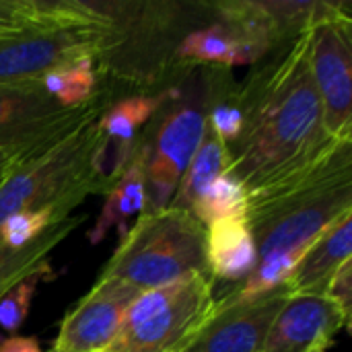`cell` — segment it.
Masks as SVG:
<instances>
[{"mask_svg": "<svg viewBox=\"0 0 352 352\" xmlns=\"http://www.w3.org/2000/svg\"><path fill=\"white\" fill-rule=\"evenodd\" d=\"M235 101L243 113V130L229 144V173L248 192L303 169L334 142L324 128L307 31L270 66L250 76Z\"/></svg>", "mask_w": 352, "mask_h": 352, "instance_id": "1", "label": "cell"}, {"mask_svg": "<svg viewBox=\"0 0 352 352\" xmlns=\"http://www.w3.org/2000/svg\"><path fill=\"white\" fill-rule=\"evenodd\" d=\"M352 210V140L332 142L314 163L274 179L248 200L258 262H301L309 245Z\"/></svg>", "mask_w": 352, "mask_h": 352, "instance_id": "2", "label": "cell"}, {"mask_svg": "<svg viewBox=\"0 0 352 352\" xmlns=\"http://www.w3.org/2000/svg\"><path fill=\"white\" fill-rule=\"evenodd\" d=\"M39 16L0 37V87H33L76 60L122 43L111 6L97 2H35Z\"/></svg>", "mask_w": 352, "mask_h": 352, "instance_id": "3", "label": "cell"}, {"mask_svg": "<svg viewBox=\"0 0 352 352\" xmlns=\"http://www.w3.org/2000/svg\"><path fill=\"white\" fill-rule=\"evenodd\" d=\"M99 111L87 116L54 144L19 161L0 182V225L19 212L60 208L70 214L93 192H103L95 173L101 142Z\"/></svg>", "mask_w": 352, "mask_h": 352, "instance_id": "4", "label": "cell"}, {"mask_svg": "<svg viewBox=\"0 0 352 352\" xmlns=\"http://www.w3.org/2000/svg\"><path fill=\"white\" fill-rule=\"evenodd\" d=\"M196 274H208L206 229L188 210L142 212L124 233L101 278L122 280L138 291L159 289Z\"/></svg>", "mask_w": 352, "mask_h": 352, "instance_id": "5", "label": "cell"}, {"mask_svg": "<svg viewBox=\"0 0 352 352\" xmlns=\"http://www.w3.org/2000/svg\"><path fill=\"white\" fill-rule=\"evenodd\" d=\"M214 309V280L204 274L142 291L105 352H182Z\"/></svg>", "mask_w": 352, "mask_h": 352, "instance_id": "6", "label": "cell"}, {"mask_svg": "<svg viewBox=\"0 0 352 352\" xmlns=\"http://www.w3.org/2000/svg\"><path fill=\"white\" fill-rule=\"evenodd\" d=\"M309 66L334 142L352 140V16L346 4L309 29Z\"/></svg>", "mask_w": 352, "mask_h": 352, "instance_id": "7", "label": "cell"}, {"mask_svg": "<svg viewBox=\"0 0 352 352\" xmlns=\"http://www.w3.org/2000/svg\"><path fill=\"white\" fill-rule=\"evenodd\" d=\"M97 107L64 109L41 85L0 87V148L21 161L72 132Z\"/></svg>", "mask_w": 352, "mask_h": 352, "instance_id": "8", "label": "cell"}, {"mask_svg": "<svg viewBox=\"0 0 352 352\" xmlns=\"http://www.w3.org/2000/svg\"><path fill=\"white\" fill-rule=\"evenodd\" d=\"M208 126V113L192 101L175 103L159 122L153 146L146 148V210L169 208L177 184L196 155Z\"/></svg>", "mask_w": 352, "mask_h": 352, "instance_id": "9", "label": "cell"}, {"mask_svg": "<svg viewBox=\"0 0 352 352\" xmlns=\"http://www.w3.org/2000/svg\"><path fill=\"white\" fill-rule=\"evenodd\" d=\"M140 293L122 280L99 278L62 320L52 352H105Z\"/></svg>", "mask_w": 352, "mask_h": 352, "instance_id": "10", "label": "cell"}, {"mask_svg": "<svg viewBox=\"0 0 352 352\" xmlns=\"http://www.w3.org/2000/svg\"><path fill=\"white\" fill-rule=\"evenodd\" d=\"M289 293H272L248 303L221 301L182 352H262L268 330Z\"/></svg>", "mask_w": 352, "mask_h": 352, "instance_id": "11", "label": "cell"}, {"mask_svg": "<svg viewBox=\"0 0 352 352\" xmlns=\"http://www.w3.org/2000/svg\"><path fill=\"white\" fill-rule=\"evenodd\" d=\"M342 328L340 311L324 295H289L262 352H328Z\"/></svg>", "mask_w": 352, "mask_h": 352, "instance_id": "12", "label": "cell"}, {"mask_svg": "<svg viewBox=\"0 0 352 352\" xmlns=\"http://www.w3.org/2000/svg\"><path fill=\"white\" fill-rule=\"evenodd\" d=\"M352 210L336 219L305 252L287 291L289 295H324L338 268L352 260Z\"/></svg>", "mask_w": 352, "mask_h": 352, "instance_id": "13", "label": "cell"}, {"mask_svg": "<svg viewBox=\"0 0 352 352\" xmlns=\"http://www.w3.org/2000/svg\"><path fill=\"white\" fill-rule=\"evenodd\" d=\"M206 229V266L210 278L239 287L258 264L256 241L245 219L214 221Z\"/></svg>", "mask_w": 352, "mask_h": 352, "instance_id": "14", "label": "cell"}, {"mask_svg": "<svg viewBox=\"0 0 352 352\" xmlns=\"http://www.w3.org/2000/svg\"><path fill=\"white\" fill-rule=\"evenodd\" d=\"M268 50L243 37L227 23L190 31L175 47V56L194 66H248L260 62Z\"/></svg>", "mask_w": 352, "mask_h": 352, "instance_id": "15", "label": "cell"}, {"mask_svg": "<svg viewBox=\"0 0 352 352\" xmlns=\"http://www.w3.org/2000/svg\"><path fill=\"white\" fill-rule=\"evenodd\" d=\"M144 163H146V148L136 146L130 163L113 184V188L105 196L103 210L89 231V241L99 243L111 227H120L126 233V221L132 214H142L146 210V184H144Z\"/></svg>", "mask_w": 352, "mask_h": 352, "instance_id": "16", "label": "cell"}, {"mask_svg": "<svg viewBox=\"0 0 352 352\" xmlns=\"http://www.w3.org/2000/svg\"><path fill=\"white\" fill-rule=\"evenodd\" d=\"M231 165V153L229 146L206 126V134L196 151V155L192 157L188 169L184 171L177 190L173 194V200L169 204V208L175 210H188L192 208V204L198 200V196L223 173L229 171Z\"/></svg>", "mask_w": 352, "mask_h": 352, "instance_id": "17", "label": "cell"}, {"mask_svg": "<svg viewBox=\"0 0 352 352\" xmlns=\"http://www.w3.org/2000/svg\"><path fill=\"white\" fill-rule=\"evenodd\" d=\"M82 223V219H64L60 223H56L54 227H50L43 235H39L33 243H29L27 248L14 250L2 264H0V299L14 287L19 285L23 278H27L29 274L41 270L47 266V254L68 237L70 231H74L78 225Z\"/></svg>", "mask_w": 352, "mask_h": 352, "instance_id": "18", "label": "cell"}, {"mask_svg": "<svg viewBox=\"0 0 352 352\" xmlns=\"http://www.w3.org/2000/svg\"><path fill=\"white\" fill-rule=\"evenodd\" d=\"M248 200H250L248 188L227 171L221 177H217L198 196L190 212L202 227H208L214 221H223V219H245Z\"/></svg>", "mask_w": 352, "mask_h": 352, "instance_id": "19", "label": "cell"}, {"mask_svg": "<svg viewBox=\"0 0 352 352\" xmlns=\"http://www.w3.org/2000/svg\"><path fill=\"white\" fill-rule=\"evenodd\" d=\"M167 95H157V97H130L124 99L97 118V128L99 132L118 144H132L136 128L146 124L167 101Z\"/></svg>", "mask_w": 352, "mask_h": 352, "instance_id": "20", "label": "cell"}, {"mask_svg": "<svg viewBox=\"0 0 352 352\" xmlns=\"http://www.w3.org/2000/svg\"><path fill=\"white\" fill-rule=\"evenodd\" d=\"M93 60L95 58H82L50 72L41 80L43 91L54 97L64 109H78L91 105V97L97 85Z\"/></svg>", "mask_w": 352, "mask_h": 352, "instance_id": "21", "label": "cell"}, {"mask_svg": "<svg viewBox=\"0 0 352 352\" xmlns=\"http://www.w3.org/2000/svg\"><path fill=\"white\" fill-rule=\"evenodd\" d=\"M60 208H41V210H29V212H19L8 217L0 225V245L6 250H21L33 243L39 235H43L50 227L56 223L68 219Z\"/></svg>", "mask_w": 352, "mask_h": 352, "instance_id": "22", "label": "cell"}, {"mask_svg": "<svg viewBox=\"0 0 352 352\" xmlns=\"http://www.w3.org/2000/svg\"><path fill=\"white\" fill-rule=\"evenodd\" d=\"M45 274L52 276L50 266H45V268H41V270L29 274L27 278H23L19 285H14L6 295L0 299V326H2L6 332L14 334V332L23 326V322L27 320V314H29V307H31V299H33V295H35V289H37L39 280H41Z\"/></svg>", "mask_w": 352, "mask_h": 352, "instance_id": "23", "label": "cell"}, {"mask_svg": "<svg viewBox=\"0 0 352 352\" xmlns=\"http://www.w3.org/2000/svg\"><path fill=\"white\" fill-rule=\"evenodd\" d=\"M208 128L229 146L233 144L241 130H243V113L233 99V103L227 101H217L210 111H208Z\"/></svg>", "mask_w": 352, "mask_h": 352, "instance_id": "24", "label": "cell"}, {"mask_svg": "<svg viewBox=\"0 0 352 352\" xmlns=\"http://www.w3.org/2000/svg\"><path fill=\"white\" fill-rule=\"evenodd\" d=\"M324 297L340 311L344 326H352V260L344 262L324 289Z\"/></svg>", "mask_w": 352, "mask_h": 352, "instance_id": "25", "label": "cell"}, {"mask_svg": "<svg viewBox=\"0 0 352 352\" xmlns=\"http://www.w3.org/2000/svg\"><path fill=\"white\" fill-rule=\"evenodd\" d=\"M39 16L35 0H0V37Z\"/></svg>", "mask_w": 352, "mask_h": 352, "instance_id": "26", "label": "cell"}, {"mask_svg": "<svg viewBox=\"0 0 352 352\" xmlns=\"http://www.w3.org/2000/svg\"><path fill=\"white\" fill-rule=\"evenodd\" d=\"M0 352H43L31 336H10L0 340Z\"/></svg>", "mask_w": 352, "mask_h": 352, "instance_id": "27", "label": "cell"}, {"mask_svg": "<svg viewBox=\"0 0 352 352\" xmlns=\"http://www.w3.org/2000/svg\"><path fill=\"white\" fill-rule=\"evenodd\" d=\"M21 159L14 155V153H10V151H4V148H0V182L6 177V173L19 163Z\"/></svg>", "mask_w": 352, "mask_h": 352, "instance_id": "28", "label": "cell"}, {"mask_svg": "<svg viewBox=\"0 0 352 352\" xmlns=\"http://www.w3.org/2000/svg\"><path fill=\"white\" fill-rule=\"evenodd\" d=\"M10 254H12V250H6L4 245H0V264H2V262H4V260L10 256Z\"/></svg>", "mask_w": 352, "mask_h": 352, "instance_id": "29", "label": "cell"}]
</instances>
